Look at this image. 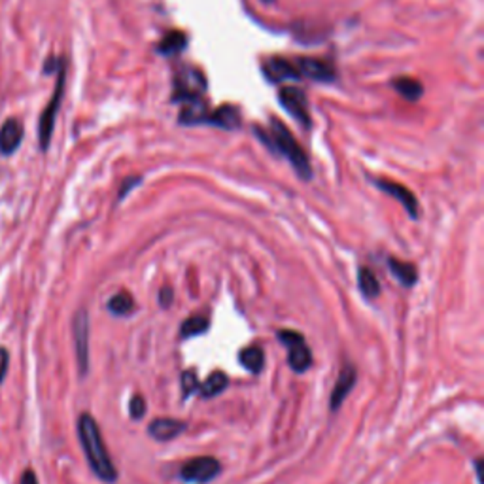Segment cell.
Listing matches in <instances>:
<instances>
[{
  "mask_svg": "<svg viewBox=\"0 0 484 484\" xmlns=\"http://www.w3.org/2000/svg\"><path fill=\"white\" fill-rule=\"evenodd\" d=\"M373 184L379 187L380 191H384L386 195H390L396 201L403 204V209L407 210V214L413 218V220H419L420 216V209H419V201L414 197V193L409 189V187L397 184V182L391 180H384V178H379V180H373Z\"/></svg>",
  "mask_w": 484,
  "mask_h": 484,
  "instance_id": "11",
  "label": "cell"
},
{
  "mask_svg": "<svg viewBox=\"0 0 484 484\" xmlns=\"http://www.w3.org/2000/svg\"><path fill=\"white\" fill-rule=\"evenodd\" d=\"M21 484H38V477L33 469H25L21 473Z\"/></svg>",
  "mask_w": 484,
  "mask_h": 484,
  "instance_id": "30",
  "label": "cell"
},
{
  "mask_svg": "<svg viewBox=\"0 0 484 484\" xmlns=\"http://www.w3.org/2000/svg\"><path fill=\"white\" fill-rule=\"evenodd\" d=\"M206 88H209V82H206V78H204L201 68L191 65H182L174 70V93H172V100L182 102V105L203 100Z\"/></svg>",
  "mask_w": 484,
  "mask_h": 484,
  "instance_id": "4",
  "label": "cell"
},
{
  "mask_svg": "<svg viewBox=\"0 0 484 484\" xmlns=\"http://www.w3.org/2000/svg\"><path fill=\"white\" fill-rule=\"evenodd\" d=\"M388 267H390L391 275L396 276L399 284L405 288H413L419 280V270L413 263H405L396 258H388Z\"/></svg>",
  "mask_w": 484,
  "mask_h": 484,
  "instance_id": "16",
  "label": "cell"
},
{
  "mask_svg": "<svg viewBox=\"0 0 484 484\" xmlns=\"http://www.w3.org/2000/svg\"><path fill=\"white\" fill-rule=\"evenodd\" d=\"M10 369V352L4 347H0V384L4 382Z\"/></svg>",
  "mask_w": 484,
  "mask_h": 484,
  "instance_id": "27",
  "label": "cell"
},
{
  "mask_svg": "<svg viewBox=\"0 0 484 484\" xmlns=\"http://www.w3.org/2000/svg\"><path fill=\"white\" fill-rule=\"evenodd\" d=\"M265 78L273 83L286 82V80H301L298 60L286 57H269L261 66Z\"/></svg>",
  "mask_w": 484,
  "mask_h": 484,
  "instance_id": "10",
  "label": "cell"
},
{
  "mask_svg": "<svg viewBox=\"0 0 484 484\" xmlns=\"http://www.w3.org/2000/svg\"><path fill=\"white\" fill-rule=\"evenodd\" d=\"M187 424L177 419H155L148 426V433L159 443H167V441L177 439L178 435L186 431Z\"/></svg>",
  "mask_w": 484,
  "mask_h": 484,
  "instance_id": "15",
  "label": "cell"
},
{
  "mask_svg": "<svg viewBox=\"0 0 484 484\" xmlns=\"http://www.w3.org/2000/svg\"><path fill=\"white\" fill-rule=\"evenodd\" d=\"M78 437H80V445H82L83 454L88 458L89 468L93 469V473L105 483H116L117 469L106 451L99 424L95 422L89 413L80 414V419H78Z\"/></svg>",
  "mask_w": 484,
  "mask_h": 484,
  "instance_id": "2",
  "label": "cell"
},
{
  "mask_svg": "<svg viewBox=\"0 0 484 484\" xmlns=\"http://www.w3.org/2000/svg\"><path fill=\"white\" fill-rule=\"evenodd\" d=\"M140 184V178H127L125 182H123V186H121V189H120V195H117V199H125L127 197V193L131 191L132 187L135 186H138Z\"/></svg>",
  "mask_w": 484,
  "mask_h": 484,
  "instance_id": "29",
  "label": "cell"
},
{
  "mask_svg": "<svg viewBox=\"0 0 484 484\" xmlns=\"http://www.w3.org/2000/svg\"><path fill=\"white\" fill-rule=\"evenodd\" d=\"M358 288L359 292L369 299L377 298L380 293L379 278H377L373 270L367 269V267H362V269L358 270Z\"/></svg>",
  "mask_w": 484,
  "mask_h": 484,
  "instance_id": "21",
  "label": "cell"
},
{
  "mask_svg": "<svg viewBox=\"0 0 484 484\" xmlns=\"http://www.w3.org/2000/svg\"><path fill=\"white\" fill-rule=\"evenodd\" d=\"M480 465H483V462H480V460H475V473H477V480H479V483L480 477H483V475H480Z\"/></svg>",
  "mask_w": 484,
  "mask_h": 484,
  "instance_id": "31",
  "label": "cell"
},
{
  "mask_svg": "<svg viewBox=\"0 0 484 484\" xmlns=\"http://www.w3.org/2000/svg\"><path fill=\"white\" fill-rule=\"evenodd\" d=\"M129 414H131L132 420H140L146 414V401L140 394L131 397V403H129Z\"/></svg>",
  "mask_w": 484,
  "mask_h": 484,
  "instance_id": "25",
  "label": "cell"
},
{
  "mask_svg": "<svg viewBox=\"0 0 484 484\" xmlns=\"http://www.w3.org/2000/svg\"><path fill=\"white\" fill-rule=\"evenodd\" d=\"M241 123L242 117L237 106L221 105L220 108L209 112V117H206L204 125L220 127V129H226V131H237V129H241Z\"/></svg>",
  "mask_w": 484,
  "mask_h": 484,
  "instance_id": "14",
  "label": "cell"
},
{
  "mask_svg": "<svg viewBox=\"0 0 484 484\" xmlns=\"http://www.w3.org/2000/svg\"><path fill=\"white\" fill-rule=\"evenodd\" d=\"M25 138V127L17 117H8L0 127V155L10 157L21 148Z\"/></svg>",
  "mask_w": 484,
  "mask_h": 484,
  "instance_id": "12",
  "label": "cell"
},
{
  "mask_svg": "<svg viewBox=\"0 0 484 484\" xmlns=\"http://www.w3.org/2000/svg\"><path fill=\"white\" fill-rule=\"evenodd\" d=\"M66 68H68V63L65 59L56 74V89H53V95H51V99L48 100V105H46V108L38 117V146L40 152H44V154L51 146V138H53V131H56L57 114H59L60 102H63V97H65Z\"/></svg>",
  "mask_w": 484,
  "mask_h": 484,
  "instance_id": "3",
  "label": "cell"
},
{
  "mask_svg": "<svg viewBox=\"0 0 484 484\" xmlns=\"http://www.w3.org/2000/svg\"><path fill=\"white\" fill-rule=\"evenodd\" d=\"M238 362L250 371V373H259L265 365L263 350L259 347H248L238 354Z\"/></svg>",
  "mask_w": 484,
  "mask_h": 484,
  "instance_id": "22",
  "label": "cell"
},
{
  "mask_svg": "<svg viewBox=\"0 0 484 484\" xmlns=\"http://www.w3.org/2000/svg\"><path fill=\"white\" fill-rule=\"evenodd\" d=\"M227 386H229L227 374L221 373V371H216V373H212L209 379L204 380V384L199 386V390H201V396L209 399V397L220 396L221 391L227 390Z\"/></svg>",
  "mask_w": 484,
  "mask_h": 484,
  "instance_id": "18",
  "label": "cell"
},
{
  "mask_svg": "<svg viewBox=\"0 0 484 484\" xmlns=\"http://www.w3.org/2000/svg\"><path fill=\"white\" fill-rule=\"evenodd\" d=\"M186 46H187L186 34L180 33V31H172V33L163 36V40L157 44L155 50H157V53L163 57H174L186 50Z\"/></svg>",
  "mask_w": 484,
  "mask_h": 484,
  "instance_id": "17",
  "label": "cell"
},
{
  "mask_svg": "<svg viewBox=\"0 0 484 484\" xmlns=\"http://www.w3.org/2000/svg\"><path fill=\"white\" fill-rule=\"evenodd\" d=\"M221 473L220 462L212 456H199L187 460L180 468L178 475L184 483L189 484H206L214 480Z\"/></svg>",
  "mask_w": 484,
  "mask_h": 484,
  "instance_id": "6",
  "label": "cell"
},
{
  "mask_svg": "<svg viewBox=\"0 0 484 484\" xmlns=\"http://www.w3.org/2000/svg\"><path fill=\"white\" fill-rule=\"evenodd\" d=\"M174 301V290L171 286H163L159 290V305L161 308H169Z\"/></svg>",
  "mask_w": 484,
  "mask_h": 484,
  "instance_id": "28",
  "label": "cell"
},
{
  "mask_svg": "<svg viewBox=\"0 0 484 484\" xmlns=\"http://www.w3.org/2000/svg\"><path fill=\"white\" fill-rule=\"evenodd\" d=\"M209 327H210L209 316H203V314L191 316V318H187L186 322H182L180 339H189V337L203 335V333L209 331Z\"/></svg>",
  "mask_w": 484,
  "mask_h": 484,
  "instance_id": "20",
  "label": "cell"
},
{
  "mask_svg": "<svg viewBox=\"0 0 484 484\" xmlns=\"http://www.w3.org/2000/svg\"><path fill=\"white\" fill-rule=\"evenodd\" d=\"M391 85H394V89H396L397 93L401 95L403 99H407V100H419L424 95L422 83H420L419 80H414V78H407V76L397 78V80L391 82Z\"/></svg>",
  "mask_w": 484,
  "mask_h": 484,
  "instance_id": "19",
  "label": "cell"
},
{
  "mask_svg": "<svg viewBox=\"0 0 484 484\" xmlns=\"http://www.w3.org/2000/svg\"><path fill=\"white\" fill-rule=\"evenodd\" d=\"M278 100H280L282 108L298 121L299 125L310 129L312 117H310V108H308V97L302 89L295 88V85L282 88L278 91Z\"/></svg>",
  "mask_w": 484,
  "mask_h": 484,
  "instance_id": "7",
  "label": "cell"
},
{
  "mask_svg": "<svg viewBox=\"0 0 484 484\" xmlns=\"http://www.w3.org/2000/svg\"><path fill=\"white\" fill-rule=\"evenodd\" d=\"M253 135L273 152L282 157H286L290 161V165L293 167V171L298 172V177L301 180H310L312 178V167L308 161L305 149L301 148V144L295 140L292 131L282 123L278 117H273L269 127H253Z\"/></svg>",
  "mask_w": 484,
  "mask_h": 484,
  "instance_id": "1",
  "label": "cell"
},
{
  "mask_svg": "<svg viewBox=\"0 0 484 484\" xmlns=\"http://www.w3.org/2000/svg\"><path fill=\"white\" fill-rule=\"evenodd\" d=\"M265 4H270V2H275V0H263Z\"/></svg>",
  "mask_w": 484,
  "mask_h": 484,
  "instance_id": "32",
  "label": "cell"
},
{
  "mask_svg": "<svg viewBox=\"0 0 484 484\" xmlns=\"http://www.w3.org/2000/svg\"><path fill=\"white\" fill-rule=\"evenodd\" d=\"M298 60V68L299 74L307 80H312V82H320V83H331L335 82L337 78V70L333 63L325 59H314V57H299Z\"/></svg>",
  "mask_w": 484,
  "mask_h": 484,
  "instance_id": "9",
  "label": "cell"
},
{
  "mask_svg": "<svg viewBox=\"0 0 484 484\" xmlns=\"http://www.w3.org/2000/svg\"><path fill=\"white\" fill-rule=\"evenodd\" d=\"M180 384H182V397L184 399H187V397L191 396V394H195V391L199 390V379H197V373L195 371H184L180 377Z\"/></svg>",
  "mask_w": 484,
  "mask_h": 484,
  "instance_id": "24",
  "label": "cell"
},
{
  "mask_svg": "<svg viewBox=\"0 0 484 484\" xmlns=\"http://www.w3.org/2000/svg\"><path fill=\"white\" fill-rule=\"evenodd\" d=\"M278 341L288 348V363L295 373H305L312 365V352L308 348L305 337L298 331H278Z\"/></svg>",
  "mask_w": 484,
  "mask_h": 484,
  "instance_id": "5",
  "label": "cell"
},
{
  "mask_svg": "<svg viewBox=\"0 0 484 484\" xmlns=\"http://www.w3.org/2000/svg\"><path fill=\"white\" fill-rule=\"evenodd\" d=\"M356 377H358V374H356V367L350 365V363H347V365L341 369L339 379H337L335 386H333V391H331V397H330L331 411H337V409L341 407L342 401L347 399V396L352 391L354 384H356Z\"/></svg>",
  "mask_w": 484,
  "mask_h": 484,
  "instance_id": "13",
  "label": "cell"
},
{
  "mask_svg": "<svg viewBox=\"0 0 484 484\" xmlns=\"http://www.w3.org/2000/svg\"><path fill=\"white\" fill-rule=\"evenodd\" d=\"M108 310H110L114 316H129V314L135 310V299H132L127 292L116 293V295L108 301Z\"/></svg>",
  "mask_w": 484,
  "mask_h": 484,
  "instance_id": "23",
  "label": "cell"
},
{
  "mask_svg": "<svg viewBox=\"0 0 484 484\" xmlns=\"http://www.w3.org/2000/svg\"><path fill=\"white\" fill-rule=\"evenodd\" d=\"M65 57H57V56H50L48 59L44 60V66H42V74L44 76H53L59 70V66L63 65Z\"/></svg>",
  "mask_w": 484,
  "mask_h": 484,
  "instance_id": "26",
  "label": "cell"
},
{
  "mask_svg": "<svg viewBox=\"0 0 484 484\" xmlns=\"http://www.w3.org/2000/svg\"><path fill=\"white\" fill-rule=\"evenodd\" d=\"M72 335H74V348L80 374L85 377L89 371V316L88 310H78L72 320Z\"/></svg>",
  "mask_w": 484,
  "mask_h": 484,
  "instance_id": "8",
  "label": "cell"
}]
</instances>
